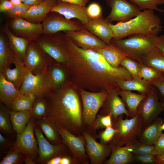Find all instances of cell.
<instances>
[{
	"mask_svg": "<svg viewBox=\"0 0 164 164\" xmlns=\"http://www.w3.org/2000/svg\"><path fill=\"white\" fill-rule=\"evenodd\" d=\"M62 38L69 56L64 66L69 81L75 89L109 93L120 89L118 85L119 81L133 78L125 68L121 66L112 67L100 53L92 49L79 47L63 32Z\"/></svg>",
	"mask_w": 164,
	"mask_h": 164,
	"instance_id": "6da1fadb",
	"label": "cell"
},
{
	"mask_svg": "<svg viewBox=\"0 0 164 164\" xmlns=\"http://www.w3.org/2000/svg\"><path fill=\"white\" fill-rule=\"evenodd\" d=\"M43 95L48 104L46 117L57 127L77 136L83 135L81 98L70 82Z\"/></svg>",
	"mask_w": 164,
	"mask_h": 164,
	"instance_id": "7a4b0ae2",
	"label": "cell"
},
{
	"mask_svg": "<svg viewBox=\"0 0 164 164\" xmlns=\"http://www.w3.org/2000/svg\"><path fill=\"white\" fill-rule=\"evenodd\" d=\"M160 18L151 10H145L133 18L115 24L110 23L109 26L115 39H122L135 34L158 35L161 30Z\"/></svg>",
	"mask_w": 164,
	"mask_h": 164,
	"instance_id": "3957f363",
	"label": "cell"
},
{
	"mask_svg": "<svg viewBox=\"0 0 164 164\" xmlns=\"http://www.w3.org/2000/svg\"><path fill=\"white\" fill-rule=\"evenodd\" d=\"M158 36V35L154 34H135L125 39L113 38L111 43L118 47L127 57L138 61L155 46Z\"/></svg>",
	"mask_w": 164,
	"mask_h": 164,
	"instance_id": "277c9868",
	"label": "cell"
},
{
	"mask_svg": "<svg viewBox=\"0 0 164 164\" xmlns=\"http://www.w3.org/2000/svg\"><path fill=\"white\" fill-rule=\"evenodd\" d=\"M82 105V121L84 131L97 139V135L93 130L92 125L99 110L107 98L108 93L105 91L92 92L86 90H78Z\"/></svg>",
	"mask_w": 164,
	"mask_h": 164,
	"instance_id": "5b68a950",
	"label": "cell"
},
{
	"mask_svg": "<svg viewBox=\"0 0 164 164\" xmlns=\"http://www.w3.org/2000/svg\"><path fill=\"white\" fill-rule=\"evenodd\" d=\"M123 115L113 121V127L118 131L110 144L123 146L137 140L139 133L143 127L142 118L138 113L130 119H123Z\"/></svg>",
	"mask_w": 164,
	"mask_h": 164,
	"instance_id": "8992f818",
	"label": "cell"
},
{
	"mask_svg": "<svg viewBox=\"0 0 164 164\" xmlns=\"http://www.w3.org/2000/svg\"><path fill=\"white\" fill-rule=\"evenodd\" d=\"M62 32L50 34H43L34 41L39 48L56 63L65 65L69 56L62 38Z\"/></svg>",
	"mask_w": 164,
	"mask_h": 164,
	"instance_id": "52a82bcc",
	"label": "cell"
},
{
	"mask_svg": "<svg viewBox=\"0 0 164 164\" xmlns=\"http://www.w3.org/2000/svg\"><path fill=\"white\" fill-rule=\"evenodd\" d=\"M35 121L31 117L23 132L17 133L15 141L10 148V150L21 152L33 159L39 156L38 143L35 136Z\"/></svg>",
	"mask_w": 164,
	"mask_h": 164,
	"instance_id": "ba28073f",
	"label": "cell"
},
{
	"mask_svg": "<svg viewBox=\"0 0 164 164\" xmlns=\"http://www.w3.org/2000/svg\"><path fill=\"white\" fill-rule=\"evenodd\" d=\"M54 61L43 51L34 41L29 42L23 62L26 72H31L34 75L40 74L48 64Z\"/></svg>",
	"mask_w": 164,
	"mask_h": 164,
	"instance_id": "9c48e42d",
	"label": "cell"
},
{
	"mask_svg": "<svg viewBox=\"0 0 164 164\" xmlns=\"http://www.w3.org/2000/svg\"><path fill=\"white\" fill-rule=\"evenodd\" d=\"M48 14L42 22L43 34L50 35L60 32L77 31L84 28L78 19L71 20L60 14L51 12Z\"/></svg>",
	"mask_w": 164,
	"mask_h": 164,
	"instance_id": "30bf717a",
	"label": "cell"
},
{
	"mask_svg": "<svg viewBox=\"0 0 164 164\" xmlns=\"http://www.w3.org/2000/svg\"><path fill=\"white\" fill-rule=\"evenodd\" d=\"M62 143L67 147L76 164H89L90 159L85 147L84 135L77 136L60 127H57Z\"/></svg>",
	"mask_w": 164,
	"mask_h": 164,
	"instance_id": "8fae6325",
	"label": "cell"
},
{
	"mask_svg": "<svg viewBox=\"0 0 164 164\" xmlns=\"http://www.w3.org/2000/svg\"><path fill=\"white\" fill-rule=\"evenodd\" d=\"M164 110L161 102L159 100L158 94L156 88L153 86L145 98L140 104L137 110V113L142 118L143 127L147 126Z\"/></svg>",
	"mask_w": 164,
	"mask_h": 164,
	"instance_id": "7c38bea8",
	"label": "cell"
},
{
	"mask_svg": "<svg viewBox=\"0 0 164 164\" xmlns=\"http://www.w3.org/2000/svg\"><path fill=\"white\" fill-rule=\"evenodd\" d=\"M111 8L109 14L105 19L109 23L114 21H127L136 16L142 11L128 0H105Z\"/></svg>",
	"mask_w": 164,
	"mask_h": 164,
	"instance_id": "4fadbf2b",
	"label": "cell"
},
{
	"mask_svg": "<svg viewBox=\"0 0 164 164\" xmlns=\"http://www.w3.org/2000/svg\"><path fill=\"white\" fill-rule=\"evenodd\" d=\"M34 132L39 149L38 160L40 162L46 163L56 156L69 152L67 146L64 144L55 145L47 140L37 125H35Z\"/></svg>",
	"mask_w": 164,
	"mask_h": 164,
	"instance_id": "5bb4252c",
	"label": "cell"
},
{
	"mask_svg": "<svg viewBox=\"0 0 164 164\" xmlns=\"http://www.w3.org/2000/svg\"><path fill=\"white\" fill-rule=\"evenodd\" d=\"M85 147L91 164H102L110 155L111 147L110 144L105 145L97 142L91 134L84 131Z\"/></svg>",
	"mask_w": 164,
	"mask_h": 164,
	"instance_id": "9a60e30c",
	"label": "cell"
},
{
	"mask_svg": "<svg viewBox=\"0 0 164 164\" xmlns=\"http://www.w3.org/2000/svg\"><path fill=\"white\" fill-rule=\"evenodd\" d=\"M9 25L14 34L30 41H35L44 33L42 23H33L22 18L12 19Z\"/></svg>",
	"mask_w": 164,
	"mask_h": 164,
	"instance_id": "2e32d148",
	"label": "cell"
},
{
	"mask_svg": "<svg viewBox=\"0 0 164 164\" xmlns=\"http://www.w3.org/2000/svg\"><path fill=\"white\" fill-rule=\"evenodd\" d=\"M46 67L39 74L26 72L19 89L21 94L34 95L37 97L49 91L46 80Z\"/></svg>",
	"mask_w": 164,
	"mask_h": 164,
	"instance_id": "e0dca14e",
	"label": "cell"
},
{
	"mask_svg": "<svg viewBox=\"0 0 164 164\" xmlns=\"http://www.w3.org/2000/svg\"><path fill=\"white\" fill-rule=\"evenodd\" d=\"M73 43L84 50L102 48L107 45L104 42L85 28L77 31L63 32Z\"/></svg>",
	"mask_w": 164,
	"mask_h": 164,
	"instance_id": "ac0fdd59",
	"label": "cell"
},
{
	"mask_svg": "<svg viewBox=\"0 0 164 164\" xmlns=\"http://www.w3.org/2000/svg\"><path fill=\"white\" fill-rule=\"evenodd\" d=\"M58 13L68 19H76L85 25L91 19L88 16L86 6L58 1L50 12Z\"/></svg>",
	"mask_w": 164,
	"mask_h": 164,
	"instance_id": "d6986e66",
	"label": "cell"
},
{
	"mask_svg": "<svg viewBox=\"0 0 164 164\" xmlns=\"http://www.w3.org/2000/svg\"><path fill=\"white\" fill-rule=\"evenodd\" d=\"M46 80L48 91L61 87L70 82L66 67L56 61L49 64L46 67Z\"/></svg>",
	"mask_w": 164,
	"mask_h": 164,
	"instance_id": "ffe728a7",
	"label": "cell"
},
{
	"mask_svg": "<svg viewBox=\"0 0 164 164\" xmlns=\"http://www.w3.org/2000/svg\"><path fill=\"white\" fill-rule=\"evenodd\" d=\"M118 91H114L108 93V95L104 101L100 114L106 115L111 113L112 120L114 121L119 116L125 114L129 117V112L126 108L122 100L119 97Z\"/></svg>",
	"mask_w": 164,
	"mask_h": 164,
	"instance_id": "44dd1931",
	"label": "cell"
},
{
	"mask_svg": "<svg viewBox=\"0 0 164 164\" xmlns=\"http://www.w3.org/2000/svg\"><path fill=\"white\" fill-rule=\"evenodd\" d=\"M58 2L57 0H43L36 5L30 6L22 18L33 23H41Z\"/></svg>",
	"mask_w": 164,
	"mask_h": 164,
	"instance_id": "7402d4cb",
	"label": "cell"
},
{
	"mask_svg": "<svg viewBox=\"0 0 164 164\" xmlns=\"http://www.w3.org/2000/svg\"><path fill=\"white\" fill-rule=\"evenodd\" d=\"M2 30L7 37L9 46L15 57L24 62L27 48L30 41L14 34L10 29L8 23L5 24Z\"/></svg>",
	"mask_w": 164,
	"mask_h": 164,
	"instance_id": "603a6c76",
	"label": "cell"
},
{
	"mask_svg": "<svg viewBox=\"0 0 164 164\" xmlns=\"http://www.w3.org/2000/svg\"><path fill=\"white\" fill-rule=\"evenodd\" d=\"M110 23L103 16L90 21L84 27L107 45L111 43L114 38L113 32L109 26Z\"/></svg>",
	"mask_w": 164,
	"mask_h": 164,
	"instance_id": "cb8c5ba5",
	"label": "cell"
},
{
	"mask_svg": "<svg viewBox=\"0 0 164 164\" xmlns=\"http://www.w3.org/2000/svg\"><path fill=\"white\" fill-rule=\"evenodd\" d=\"M163 121L156 118L145 127H143L138 136L137 140L143 143L154 145L162 133L161 126Z\"/></svg>",
	"mask_w": 164,
	"mask_h": 164,
	"instance_id": "d4e9b609",
	"label": "cell"
},
{
	"mask_svg": "<svg viewBox=\"0 0 164 164\" xmlns=\"http://www.w3.org/2000/svg\"><path fill=\"white\" fill-rule=\"evenodd\" d=\"M13 64L15 67H9L4 69L1 73L5 79L12 83L18 90L20 89L26 73L24 63L15 58Z\"/></svg>",
	"mask_w": 164,
	"mask_h": 164,
	"instance_id": "484cf974",
	"label": "cell"
},
{
	"mask_svg": "<svg viewBox=\"0 0 164 164\" xmlns=\"http://www.w3.org/2000/svg\"><path fill=\"white\" fill-rule=\"evenodd\" d=\"M93 50L100 53L110 65L114 67L121 66L123 60L127 57L125 53L111 43L104 48Z\"/></svg>",
	"mask_w": 164,
	"mask_h": 164,
	"instance_id": "4316f807",
	"label": "cell"
},
{
	"mask_svg": "<svg viewBox=\"0 0 164 164\" xmlns=\"http://www.w3.org/2000/svg\"><path fill=\"white\" fill-rule=\"evenodd\" d=\"M36 121L37 125L51 143L57 145L63 143L58 127L47 117Z\"/></svg>",
	"mask_w": 164,
	"mask_h": 164,
	"instance_id": "83f0119b",
	"label": "cell"
},
{
	"mask_svg": "<svg viewBox=\"0 0 164 164\" xmlns=\"http://www.w3.org/2000/svg\"><path fill=\"white\" fill-rule=\"evenodd\" d=\"M121 97L129 112V117H132L137 114L138 107L146 95L132 92L131 91L119 89L117 91Z\"/></svg>",
	"mask_w": 164,
	"mask_h": 164,
	"instance_id": "f1b7e54d",
	"label": "cell"
},
{
	"mask_svg": "<svg viewBox=\"0 0 164 164\" xmlns=\"http://www.w3.org/2000/svg\"><path fill=\"white\" fill-rule=\"evenodd\" d=\"M20 94L19 90L7 80L2 73H0V99L1 102L9 108L12 102Z\"/></svg>",
	"mask_w": 164,
	"mask_h": 164,
	"instance_id": "f546056e",
	"label": "cell"
},
{
	"mask_svg": "<svg viewBox=\"0 0 164 164\" xmlns=\"http://www.w3.org/2000/svg\"><path fill=\"white\" fill-rule=\"evenodd\" d=\"M109 144L111 147V154L109 158L104 164H127L132 163L135 160L133 154L123 146Z\"/></svg>",
	"mask_w": 164,
	"mask_h": 164,
	"instance_id": "4dcf8cb0",
	"label": "cell"
},
{
	"mask_svg": "<svg viewBox=\"0 0 164 164\" xmlns=\"http://www.w3.org/2000/svg\"><path fill=\"white\" fill-rule=\"evenodd\" d=\"M15 57L10 49L7 37L1 30L0 33V73L13 64Z\"/></svg>",
	"mask_w": 164,
	"mask_h": 164,
	"instance_id": "1f68e13d",
	"label": "cell"
},
{
	"mask_svg": "<svg viewBox=\"0 0 164 164\" xmlns=\"http://www.w3.org/2000/svg\"><path fill=\"white\" fill-rule=\"evenodd\" d=\"M138 61L164 73V55L156 46L142 56Z\"/></svg>",
	"mask_w": 164,
	"mask_h": 164,
	"instance_id": "d6a6232c",
	"label": "cell"
},
{
	"mask_svg": "<svg viewBox=\"0 0 164 164\" xmlns=\"http://www.w3.org/2000/svg\"><path fill=\"white\" fill-rule=\"evenodd\" d=\"M118 85L120 89L137 91L140 94L145 95L150 91L152 85L142 79L134 78L120 80L118 82Z\"/></svg>",
	"mask_w": 164,
	"mask_h": 164,
	"instance_id": "836d02e7",
	"label": "cell"
},
{
	"mask_svg": "<svg viewBox=\"0 0 164 164\" xmlns=\"http://www.w3.org/2000/svg\"><path fill=\"white\" fill-rule=\"evenodd\" d=\"M10 116L13 130L17 133L24 130L31 117V111H10Z\"/></svg>",
	"mask_w": 164,
	"mask_h": 164,
	"instance_id": "e575fe53",
	"label": "cell"
},
{
	"mask_svg": "<svg viewBox=\"0 0 164 164\" xmlns=\"http://www.w3.org/2000/svg\"><path fill=\"white\" fill-rule=\"evenodd\" d=\"M36 97L34 95L20 94L11 104L9 109L16 111H31Z\"/></svg>",
	"mask_w": 164,
	"mask_h": 164,
	"instance_id": "d590c367",
	"label": "cell"
},
{
	"mask_svg": "<svg viewBox=\"0 0 164 164\" xmlns=\"http://www.w3.org/2000/svg\"><path fill=\"white\" fill-rule=\"evenodd\" d=\"M48 111V104L43 95L37 97L31 110V117L35 121L39 120L47 116Z\"/></svg>",
	"mask_w": 164,
	"mask_h": 164,
	"instance_id": "8d00e7d4",
	"label": "cell"
},
{
	"mask_svg": "<svg viewBox=\"0 0 164 164\" xmlns=\"http://www.w3.org/2000/svg\"><path fill=\"white\" fill-rule=\"evenodd\" d=\"M9 108L3 104H0V128L5 134L12 136L13 133Z\"/></svg>",
	"mask_w": 164,
	"mask_h": 164,
	"instance_id": "74e56055",
	"label": "cell"
},
{
	"mask_svg": "<svg viewBox=\"0 0 164 164\" xmlns=\"http://www.w3.org/2000/svg\"><path fill=\"white\" fill-rule=\"evenodd\" d=\"M123 146L133 155H135L153 154L154 150V145L145 144L137 140L128 145Z\"/></svg>",
	"mask_w": 164,
	"mask_h": 164,
	"instance_id": "f35d334b",
	"label": "cell"
},
{
	"mask_svg": "<svg viewBox=\"0 0 164 164\" xmlns=\"http://www.w3.org/2000/svg\"><path fill=\"white\" fill-rule=\"evenodd\" d=\"M140 63L139 72L141 78L150 84L164 75V73L152 67Z\"/></svg>",
	"mask_w": 164,
	"mask_h": 164,
	"instance_id": "ab89813d",
	"label": "cell"
},
{
	"mask_svg": "<svg viewBox=\"0 0 164 164\" xmlns=\"http://www.w3.org/2000/svg\"><path fill=\"white\" fill-rule=\"evenodd\" d=\"M142 11L145 10H156L164 12V10L159 8L158 5L164 4V0H128Z\"/></svg>",
	"mask_w": 164,
	"mask_h": 164,
	"instance_id": "60d3db41",
	"label": "cell"
},
{
	"mask_svg": "<svg viewBox=\"0 0 164 164\" xmlns=\"http://www.w3.org/2000/svg\"><path fill=\"white\" fill-rule=\"evenodd\" d=\"M140 64L138 61L127 57L121 62V66L129 72L133 78L140 79L142 78L139 72Z\"/></svg>",
	"mask_w": 164,
	"mask_h": 164,
	"instance_id": "b9f144b4",
	"label": "cell"
},
{
	"mask_svg": "<svg viewBox=\"0 0 164 164\" xmlns=\"http://www.w3.org/2000/svg\"><path fill=\"white\" fill-rule=\"evenodd\" d=\"M26 154L21 152L10 150L0 162V164H19L24 162Z\"/></svg>",
	"mask_w": 164,
	"mask_h": 164,
	"instance_id": "7bdbcfd3",
	"label": "cell"
},
{
	"mask_svg": "<svg viewBox=\"0 0 164 164\" xmlns=\"http://www.w3.org/2000/svg\"><path fill=\"white\" fill-rule=\"evenodd\" d=\"M112 127L113 122L111 113L106 115L99 114H97L96 117L92 125V128L94 133L97 135V130Z\"/></svg>",
	"mask_w": 164,
	"mask_h": 164,
	"instance_id": "ee69618b",
	"label": "cell"
},
{
	"mask_svg": "<svg viewBox=\"0 0 164 164\" xmlns=\"http://www.w3.org/2000/svg\"><path fill=\"white\" fill-rule=\"evenodd\" d=\"M118 131L117 129L113 127L106 128L104 130L100 131L97 134V138H99L100 143L109 145Z\"/></svg>",
	"mask_w": 164,
	"mask_h": 164,
	"instance_id": "f6af8a7d",
	"label": "cell"
},
{
	"mask_svg": "<svg viewBox=\"0 0 164 164\" xmlns=\"http://www.w3.org/2000/svg\"><path fill=\"white\" fill-rule=\"evenodd\" d=\"M30 6L23 3L19 5H13L12 8L5 13L12 19L22 18Z\"/></svg>",
	"mask_w": 164,
	"mask_h": 164,
	"instance_id": "bcb514c9",
	"label": "cell"
},
{
	"mask_svg": "<svg viewBox=\"0 0 164 164\" xmlns=\"http://www.w3.org/2000/svg\"><path fill=\"white\" fill-rule=\"evenodd\" d=\"M87 11L88 16L91 20L97 19L103 16L102 8L97 2L90 3L87 7Z\"/></svg>",
	"mask_w": 164,
	"mask_h": 164,
	"instance_id": "7dc6e473",
	"label": "cell"
},
{
	"mask_svg": "<svg viewBox=\"0 0 164 164\" xmlns=\"http://www.w3.org/2000/svg\"><path fill=\"white\" fill-rule=\"evenodd\" d=\"M135 160L145 164H157L156 155L152 154L133 155Z\"/></svg>",
	"mask_w": 164,
	"mask_h": 164,
	"instance_id": "c3c4849f",
	"label": "cell"
},
{
	"mask_svg": "<svg viewBox=\"0 0 164 164\" xmlns=\"http://www.w3.org/2000/svg\"><path fill=\"white\" fill-rule=\"evenodd\" d=\"M154 145V155H157L164 153V134L161 135Z\"/></svg>",
	"mask_w": 164,
	"mask_h": 164,
	"instance_id": "681fc988",
	"label": "cell"
},
{
	"mask_svg": "<svg viewBox=\"0 0 164 164\" xmlns=\"http://www.w3.org/2000/svg\"><path fill=\"white\" fill-rule=\"evenodd\" d=\"M151 84L155 87L161 94L164 97V75L151 83Z\"/></svg>",
	"mask_w": 164,
	"mask_h": 164,
	"instance_id": "f907efd6",
	"label": "cell"
},
{
	"mask_svg": "<svg viewBox=\"0 0 164 164\" xmlns=\"http://www.w3.org/2000/svg\"><path fill=\"white\" fill-rule=\"evenodd\" d=\"M13 5L9 0H0V12L5 13L9 10Z\"/></svg>",
	"mask_w": 164,
	"mask_h": 164,
	"instance_id": "816d5d0a",
	"label": "cell"
},
{
	"mask_svg": "<svg viewBox=\"0 0 164 164\" xmlns=\"http://www.w3.org/2000/svg\"><path fill=\"white\" fill-rule=\"evenodd\" d=\"M155 46L164 55V35L157 37L155 41Z\"/></svg>",
	"mask_w": 164,
	"mask_h": 164,
	"instance_id": "f5cc1de1",
	"label": "cell"
},
{
	"mask_svg": "<svg viewBox=\"0 0 164 164\" xmlns=\"http://www.w3.org/2000/svg\"><path fill=\"white\" fill-rule=\"evenodd\" d=\"M10 143L8 139L3 136L2 133H0V149L2 150L6 149L10 146Z\"/></svg>",
	"mask_w": 164,
	"mask_h": 164,
	"instance_id": "db71d44e",
	"label": "cell"
},
{
	"mask_svg": "<svg viewBox=\"0 0 164 164\" xmlns=\"http://www.w3.org/2000/svg\"><path fill=\"white\" fill-rule=\"evenodd\" d=\"M61 1L77 4L81 5L86 6L89 0H57Z\"/></svg>",
	"mask_w": 164,
	"mask_h": 164,
	"instance_id": "11a10c76",
	"label": "cell"
},
{
	"mask_svg": "<svg viewBox=\"0 0 164 164\" xmlns=\"http://www.w3.org/2000/svg\"><path fill=\"white\" fill-rule=\"evenodd\" d=\"M63 154L55 156L47 161L46 163L47 164H60L61 159Z\"/></svg>",
	"mask_w": 164,
	"mask_h": 164,
	"instance_id": "9f6ffc18",
	"label": "cell"
},
{
	"mask_svg": "<svg viewBox=\"0 0 164 164\" xmlns=\"http://www.w3.org/2000/svg\"><path fill=\"white\" fill-rule=\"evenodd\" d=\"M22 3L31 6L36 5L43 0H21Z\"/></svg>",
	"mask_w": 164,
	"mask_h": 164,
	"instance_id": "6f0895ef",
	"label": "cell"
},
{
	"mask_svg": "<svg viewBox=\"0 0 164 164\" xmlns=\"http://www.w3.org/2000/svg\"><path fill=\"white\" fill-rule=\"evenodd\" d=\"M157 163L159 164H164V153L156 155Z\"/></svg>",
	"mask_w": 164,
	"mask_h": 164,
	"instance_id": "680465c9",
	"label": "cell"
},
{
	"mask_svg": "<svg viewBox=\"0 0 164 164\" xmlns=\"http://www.w3.org/2000/svg\"><path fill=\"white\" fill-rule=\"evenodd\" d=\"M25 164H35L36 162L33 161V159L30 158L27 155H26L24 161Z\"/></svg>",
	"mask_w": 164,
	"mask_h": 164,
	"instance_id": "91938a15",
	"label": "cell"
},
{
	"mask_svg": "<svg viewBox=\"0 0 164 164\" xmlns=\"http://www.w3.org/2000/svg\"><path fill=\"white\" fill-rule=\"evenodd\" d=\"M13 5H19L22 3L21 0H9Z\"/></svg>",
	"mask_w": 164,
	"mask_h": 164,
	"instance_id": "94428289",
	"label": "cell"
},
{
	"mask_svg": "<svg viewBox=\"0 0 164 164\" xmlns=\"http://www.w3.org/2000/svg\"><path fill=\"white\" fill-rule=\"evenodd\" d=\"M161 128L162 130H164V122L163 123V124L161 126Z\"/></svg>",
	"mask_w": 164,
	"mask_h": 164,
	"instance_id": "6125c7cd",
	"label": "cell"
},
{
	"mask_svg": "<svg viewBox=\"0 0 164 164\" xmlns=\"http://www.w3.org/2000/svg\"><path fill=\"white\" fill-rule=\"evenodd\" d=\"M161 103L162 106L164 107V99Z\"/></svg>",
	"mask_w": 164,
	"mask_h": 164,
	"instance_id": "be15d7a7",
	"label": "cell"
}]
</instances>
